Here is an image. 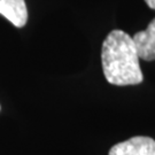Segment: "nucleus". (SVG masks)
Returning <instances> with one entry per match:
<instances>
[{
    "mask_svg": "<svg viewBox=\"0 0 155 155\" xmlns=\"http://www.w3.org/2000/svg\"><path fill=\"white\" fill-rule=\"evenodd\" d=\"M108 155H155V140L145 136L132 137L114 145Z\"/></svg>",
    "mask_w": 155,
    "mask_h": 155,
    "instance_id": "obj_2",
    "label": "nucleus"
},
{
    "mask_svg": "<svg viewBox=\"0 0 155 155\" xmlns=\"http://www.w3.org/2000/svg\"><path fill=\"white\" fill-rule=\"evenodd\" d=\"M0 14L17 28H22L28 21V9L24 0H0Z\"/></svg>",
    "mask_w": 155,
    "mask_h": 155,
    "instance_id": "obj_4",
    "label": "nucleus"
},
{
    "mask_svg": "<svg viewBox=\"0 0 155 155\" xmlns=\"http://www.w3.org/2000/svg\"><path fill=\"white\" fill-rule=\"evenodd\" d=\"M139 59L145 61L155 60V18L144 31L134 33L132 37Z\"/></svg>",
    "mask_w": 155,
    "mask_h": 155,
    "instance_id": "obj_3",
    "label": "nucleus"
},
{
    "mask_svg": "<svg viewBox=\"0 0 155 155\" xmlns=\"http://www.w3.org/2000/svg\"><path fill=\"white\" fill-rule=\"evenodd\" d=\"M101 62L106 79L113 85H137L144 81L132 37L122 30L107 35L101 48Z\"/></svg>",
    "mask_w": 155,
    "mask_h": 155,
    "instance_id": "obj_1",
    "label": "nucleus"
},
{
    "mask_svg": "<svg viewBox=\"0 0 155 155\" xmlns=\"http://www.w3.org/2000/svg\"><path fill=\"white\" fill-rule=\"evenodd\" d=\"M145 1H146V4L148 5L150 8L155 9V0H145Z\"/></svg>",
    "mask_w": 155,
    "mask_h": 155,
    "instance_id": "obj_5",
    "label": "nucleus"
}]
</instances>
